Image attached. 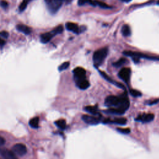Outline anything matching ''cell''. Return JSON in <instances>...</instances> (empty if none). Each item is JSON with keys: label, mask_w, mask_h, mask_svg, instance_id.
Masks as SVG:
<instances>
[{"label": "cell", "mask_w": 159, "mask_h": 159, "mask_svg": "<svg viewBox=\"0 0 159 159\" xmlns=\"http://www.w3.org/2000/svg\"><path fill=\"white\" fill-rule=\"evenodd\" d=\"M104 104L108 107L117 108L125 112L129 107L130 102L127 93L125 91L119 96L110 95L107 96Z\"/></svg>", "instance_id": "1"}, {"label": "cell", "mask_w": 159, "mask_h": 159, "mask_svg": "<svg viewBox=\"0 0 159 159\" xmlns=\"http://www.w3.org/2000/svg\"><path fill=\"white\" fill-rule=\"evenodd\" d=\"M123 54L130 57L132 58L133 61L137 63L139 62V60L141 58H145L150 60H155V61H159V56H151L146 54H143L142 53L140 52H131V51H125L123 52Z\"/></svg>", "instance_id": "2"}, {"label": "cell", "mask_w": 159, "mask_h": 159, "mask_svg": "<svg viewBox=\"0 0 159 159\" xmlns=\"http://www.w3.org/2000/svg\"><path fill=\"white\" fill-rule=\"evenodd\" d=\"M108 53V48L107 47L100 48L96 50L93 56V63L95 66H100L103 61H104L105 58H106Z\"/></svg>", "instance_id": "3"}, {"label": "cell", "mask_w": 159, "mask_h": 159, "mask_svg": "<svg viewBox=\"0 0 159 159\" xmlns=\"http://www.w3.org/2000/svg\"><path fill=\"white\" fill-rule=\"evenodd\" d=\"M65 0H45V4L51 14H55L61 7Z\"/></svg>", "instance_id": "4"}, {"label": "cell", "mask_w": 159, "mask_h": 159, "mask_svg": "<svg viewBox=\"0 0 159 159\" xmlns=\"http://www.w3.org/2000/svg\"><path fill=\"white\" fill-rule=\"evenodd\" d=\"M73 78L76 84L86 79V70L81 67L75 68L73 70Z\"/></svg>", "instance_id": "5"}, {"label": "cell", "mask_w": 159, "mask_h": 159, "mask_svg": "<svg viewBox=\"0 0 159 159\" xmlns=\"http://www.w3.org/2000/svg\"><path fill=\"white\" fill-rule=\"evenodd\" d=\"M81 119L87 124L97 125L98 124H99L101 122V116H93L85 114V115L82 116Z\"/></svg>", "instance_id": "6"}, {"label": "cell", "mask_w": 159, "mask_h": 159, "mask_svg": "<svg viewBox=\"0 0 159 159\" xmlns=\"http://www.w3.org/2000/svg\"><path fill=\"white\" fill-rule=\"evenodd\" d=\"M13 153L19 157H23L27 153V148L25 145L22 143H16L12 147Z\"/></svg>", "instance_id": "7"}, {"label": "cell", "mask_w": 159, "mask_h": 159, "mask_svg": "<svg viewBox=\"0 0 159 159\" xmlns=\"http://www.w3.org/2000/svg\"><path fill=\"white\" fill-rule=\"evenodd\" d=\"M131 70L129 68H122L118 73L119 77L126 83H128L130 78Z\"/></svg>", "instance_id": "8"}, {"label": "cell", "mask_w": 159, "mask_h": 159, "mask_svg": "<svg viewBox=\"0 0 159 159\" xmlns=\"http://www.w3.org/2000/svg\"><path fill=\"white\" fill-rule=\"evenodd\" d=\"M57 34L54 30H52L51 32H48L46 33H43L40 35V40L42 43H48Z\"/></svg>", "instance_id": "9"}, {"label": "cell", "mask_w": 159, "mask_h": 159, "mask_svg": "<svg viewBox=\"0 0 159 159\" xmlns=\"http://www.w3.org/2000/svg\"><path fill=\"white\" fill-rule=\"evenodd\" d=\"M154 117L155 116L153 114H143L135 118V120L141 122L142 123H147L152 121L154 119Z\"/></svg>", "instance_id": "10"}, {"label": "cell", "mask_w": 159, "mask_h": 159, "mask_svg": "<svg viewBox=\"0 0 159 159\" xmlns=\"http://www.w3.org/2000/svg\"><path fill=\"white\" fill-rule=\"evenodd\" d=\"M104 123L105 124H118V125H124L127 122V119L124 117H120V118H114V119H106L104 121Z\"/></svg>", "instance_id": "11"}, {"label": "cell", "mask_w": 159, "mask_h": 159, "mask_svg": "<svg viewBox=\"0 0 159 159\" xmlns=\"http://www.w3.org/2000/svg\"><path fill=\"white\" fill-rule=\"evenodd\" d=\"M0 155L2 158L7 159H13L16 158V155L12 151L9 150L6 148H0Z\"/></svg>", "instance_id": "12"}, {"label": "cell", "mask_w": 159, "mask_h": 159, "mask_svg": "<svg viewBox=\"0 0 159 159\" xmlns=\"http://www.w3.org/2000/svg\"><path fill=\"white\" fill-rule=\"evenodd\" d=\"M65 26L68 30L71 31L75 34H78L80 32H81V28H80L79 26L76 24H75L73 22H67Z\"/></svg>", "instance_id": "13"}, {"label": "cell", "mask_w": 159, "mask_h": 159, "mask_svg": "<svg viewBox=\"0 0 159 159\" xmlns=\"http://www.w3.org/2000/svg\"><path fill=\"white\" fill-rule=\"evenodd\" d=\"M99 73L101 74V75L107 81H108V82L110 83H112V84H114V85L117 86L119 87V88H122V89H125V87H124L121 83L114 81L112 79H111V78L107 74H106L104 72L101 71H99Z\"/></svg>", "instance_id": "14"}, {"label": "cell", "mask_w": 159, "mask_h": 159, "mask_svg": "<svg viewBox=\"0 0 159 159\" xmlns=\"http://www.w3.org/2000/svg\"><path fill=\"white\" fill-rule=\"evenodd\" d=\"M16 29L19 32H20L26 35L30 34L32 31L31 29L29 27H28L27 25H24V24H17L16 25Z\"/></svg>", "instance_id": "15"}, {"label": "cell", "mask_w": 159, "mask_h": 159, "mask_svg": "<svg viewBox=\"0 0 159 159\" xmlns=\"http://www.w3.org/2000/svg\"><path fill=\"white\" fill-rule=\"evenodd\" d=\"M84 111L88 112V113L93 115V116H101L99 112H98V109L97 106H88L84 107Z\"/></svg>", "instance_id": "16"}, {"label": "cell", "mask_w": 159, "mask_h": 159, "mask_svg": "<svg viewBox=\"0 0 159 159\" xmlns=\"http://www.w3.org/2000/svg\"><path fill=\"white\" fill-rule=\"evenodd\" d=\"M104 112L107 114H115V115H122L125 113L122 110L119 109L117 108H114V107H109L108 109L104 111Z\"/></svg>", "instance_id": "17"}, {"label": "cell", "mask_w": 159, "mask_h": 159, "mask_svg": "<svg viewBox=\"0 0 159 159\" xmlns=\"http://www.w3.org/2000/svg\"><path fill=\"white\" fill-rule=\"evenodd\" d=\"M76 86L81 89H83V90H84V89H86L87 88H88L90 86V84L89 83V81L85 79L78 83L76 84Z\"/></svg>", "instance_id": "18"}, {"label": "cell", "mask_w": 159, "mask_h": 159, "mask_svg": "<svg viewBox=\"0 0 159 159\" xmlns=\"http://www.w3.org/2000/svg\"><path fill=\"white\" fill-rule=\"evenodd\" d=\"M39 117L37 116L32 118L29 120V124L32 128L37 129L39 127Z\"/></svg>", "instance_id": "19"}, {"label": "cell", "mask_w": 159, "mask_h": 159, "mask_svg": "<svg viewBox=\"0 0 159 159\" xmlns=\"http://www.w3.org/2000/svg\"><path fill=\"white\" fill-rule=\"evenodd\" d=\"M121 32H122V35L124 37H129V36H130V34H131V30H130V27L128 25H127V24L124 25L122 26V27Z\"/></svg>", "instance_id": "20"}, {"label": "cell", "mask_w": 159, "mask_h": 159, "mask_svg": "<svg viewBox=\"0 0 159 159\" xmlns=\"http://www.w3.org/2000/svg\"><path fill=\"white\" fill-rule=\"evenodd\" d=\"M55 124L60 129L64 130L66 127V121L64 119H59L55 122Z\"/></svg>", "instance_id": "21"}, {"label": "cell", "mask_w": 159, "mask_h": 159, "mask_svg": "<svg viewBox=\"0 0 159 159\" xmlns=\"http://www.w3.org/2000/svg\"><path fill=\"white\" fill-rule=\"evenodd\" d=\"M127 62V60L126 58H120L118 61L113 63L112 65L115 67H120L124 64H125Z\"/></svg>", "instance_id": "22"}, {"label": "cell", "mask_w": 159, "mask_h": 159, "mask_svg": "<svg viewBox=\"0 0 159 159\" xmlns=\"http://www.w3.org/2000/svg\"><path fill=\"white\" fill-rule=\"evenodd\" d=\"M91 4H93V6H99L101 8H104V9H108V8H111L110 6H109L107 4L104 3V2H100V1H91Z\"/></svg>", "instance_id": "23"}, {"label": "cell", "mask_w": 159, "mask_h": 159, "mask_svg": "<svg viewBox=\"0 0 159 159\" xmlns=\"http://www.w3.org/2000/svg\"><path fill=\"white\" fill-rule=\"evenodd\" d=\"M32 0H23L22 3L20 4L19 7V11L20 12H22L24 11L26 7H27V6L28 4V3L29 2V1H31Z\"/></svg>", "instance_id": "24"}, {"label": "cell", "mask_w": 159, "mask_h": 159, "mask_svg": "<svg viewBox=\"0 0 159 159\" xmlns=\"http://www.w3.org/2000/svg\"><path fill=\"white\" fill-rule=\"evenodd\" d=\"M70 66V62L68 61H66V62H64L62 64H61L59 66H58V70L60 71H63L65 70H66V68H68Z\"/></svg>", "instance_id": "25"}, {"label": "cell", "mask_w": 159, "mask_h": 159, "mask_svg": "<svg viewBox=\"0 0 159 159\" xmlns=\"http://www.w3.org/2000/svg\"><path fill=\"white\" fill-rule=\"evenodd\" d=\"M130 94L134 97H140L142 96V94L140 91L135 90V89H130Z\"/></svg>", "instance_id": "26"}, {"label": "cell", "mask_w": 159, "mask_h": 159, "mask_svg": "<svg viewBox=\"0 0 159 159\" xmlns=\"http://www.w3.org/2000/svg\"><path fill=\"white\" fill-rule=\"evenodd\" d=\"M117 130L118 132H119L120 133L124 134H128L130 132V130L129 128L127 129H122V128H117L116 129Z\"/></svg>", "instance_id": "27"}, {"label": "cell", "mask_w": 159, "mask_h": 159, "mask_svg": "<svg viewBox=\"0 0 159 159\" xmlns=\"http://www.w3.org/2000/svg\"><path fill=\"white\" fill-rule=\"evenodd\" d=\"M53 30H55V32H56L57 34H61L63 31V27L61 25H60L56 27Z\"/></svg>", "instance_id": "28"}, {"label": "cell", "mask_w": 159, "mask_h": 159, "mask_svg": "<svg viewBox=\"0 0 159 159\" xmlns=\"http://www.w3.org/2000/svg\"><path fill=\"white\" fill-rule=\"evenodd\" d=\"M0 6L2 8H4V9H6V8H7L9 4H8V2L6 1H5V0H1L0 1Z\"/></svg>", "instance_id": "29"}, {"label": "cell", "mask_w": 159, "mask_h": 159, "mask_svg": "<svg viewBox=\"0 0 159 159\" xmlns=\"http://www.w3.org/2000/svg\"><path fill=\"white\" fill-rule=\"evenodd\" d=\"M89 2H91V0H78V3L80 6H82L86 3H89Z\"/></svg>", "instance_id": "30"}, {"label": "cell", "mask_w": 159, "mask_h": 159, "mask_svg": "<svg viewBox=\"0 0 159 159\" xmlns=\"http://www.w3.org/2000/svg\"><path fill=\"white\" fill-rule=\"evenodd\" d=\"M159 102V99H155L153 101H149L148 102H146V104H147L148 105H153V104H155L157 103H158Z\"/></svg>", "instance_id": "31"}, {"label": "cell", "mask_w": 159, "mask_h": 159, "mask_svg": "<svg viewBox=\"0 0 159 159\" xmlns=\"http://www.w3.org/2000/svg\"><path fill=\"white\" fill-rule=\"evenodd\" d=\"M0 35H1L2 37H4V38H7L8 36H9V34H8V32H7L6 31L1 32H0Z\"/></svg>", "instance_id": "32"}, {"label": "cell", "mask_w": 159, "mask_h": 159, "mask_svg": "<svg viewBox=\"0 0 159 159\" xmlns=\"http://www.w3.org/2000/svg\"><path fill=\"white\" fill-rule=\"evenodd\" d=\"M4 143H5V139L2 137L0 136V146L3 145Z\"/></svg>", "instance_id": "33"}, {"label": "cell", "mask_w": 159, "mask_h": 159, "mask_svg": "<svg viewBox=\"0 0 159 159\" xmlns=\"http://www.w3.org/2000/svg\"><path fill=\"white\" fill-rule=\"evenodd\" d=\"M5 43H6V42L0 38V45L3 46L5 44Z\"/></svg>", "instance_id": "34"}, {"label": "cell", "mask_w": 159, "mask_h": 159, "mask_svg": "<svg viewBox=\"0 0 159 159\" xmlns=\"http://www.w3.org/2000/svg\"><path fill=\"white\" fill-rule=\"evenodd\" d=\"M122 1H125V2H129V1H131V0H122Z\"/></svg>", "instance_id": "35"}]
</instances>
